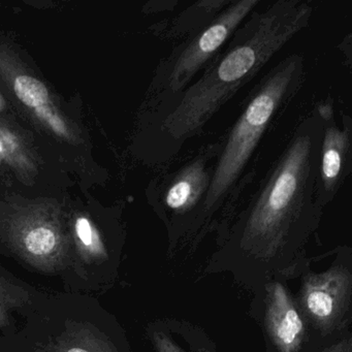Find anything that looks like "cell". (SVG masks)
<instances>
[{
    "label": "cell",
    "mask_w": 352,
    "mask_h": 352,
    "mask_svg": "<svg viewBox=\"0 0 352 352\" xmlns=\"http://www.w3.org/2000/svg\"><path fill=\"white\" fill-rule=\"evenodd\" d=\"M312 13V7L302 0H279L263 11L254 10L234 32L228 49L178 96L162 120V133L176 142L199 133L242 86L308 26Z\"/></svg>",
    "instance_id": "1"
},
{
    "label": "cell",
    "mask_w": 352,
    "mask_h": 352,
    "mask_svg": "<svg viewBox=\"0 0 352 352\" xmlns=\"http://www.w3.org/2000/svg\"><path fill=\"white\" fill-rule=\"evenodd\" d=\"M322 131L319 114L298 125L247 213L243 230L247 244L272 246L314 219Z\"/></svg>",
    "instance_id": "2"
},
{
    "label": "cell",
    "mask_w": 352,
    "mask_h": 352,
    "mask_svg": "<svg viewBox=\"0 0 352 352\" xmlns=\"http://www.w3.org/2000/svg\"><path fill=\"white\" fill-rule=\"evenodd\" d=\"M304 67L300 55H289L254 88L246 108L220 149L204 199L206 209L212 211L232 190L275 115L302 85Z\"/></svg>",
    "instance_id": "3"
},
{
    "label": "cell",
    "mask_w": 352,
    "mask_h": 352,
    "mask_svg": "<svg viewBox=\"0 0 352 352\" xmlns=\"http://www.w3.org/2000/svg\"><path fill=\"white\" fill-rule=\"evenodd\" d=\"M258 5L259 0L228 3L226 9L195 34L175 56L164 76L162 91L170 96H180L195 75L217 56L222 46Z\"/></svg>",
    "instance_id": "4"
},
{
    "label": "cell",
    "mask_w": 352,
    "mask_h": 352,
    "mask_svg": "<svg viewBox=\"0 0 352 352\" xmlns=\"http://www.w3.org/2000/svg\"><path fill=\"white\" fill-rule=\"evenodd\" d=\"M11 236L20 252L41 267L57 265L65 252V238L58 220L41 208L16 217Z\"/></svg>",
    "instance_id": "5"
},
{
    "label": "cell",
    "mask_w": 352,
    "mask_h": 352,
    "mask_svg": "<svg viewBox=\"0 0 352 352\" xmlns=\"http://www.w3.org/2000/svg\"><path fill=\"white\" fill-rule=\"evenodd\" d=\"M351 277L343 267H333L306 278L300 304L307 316L323 329L337 324L349 305Z\"/></svg>",
    "instance_id": "6"
},
{
    "label": "cell",
    "mask_w": 352,
    "mask_h": 352,
    "mask_svg": "<svg viewBox=\"0 0 352 352\" xmlns=\"http://www.w3.org/2000/svg\"><path fill=\"white\" fill-rule=\"evenodd\" d=\"M323 120L322 139L319 154L316 201L323 207L333 199L350 172L351 129L340 127L333 116Z\"/></svg>",
    "instance_id": "7"
},
{
    "label": "cell",
    "mask_w": 352,
    "mask_h": 352,
    "mask_svg": "<svg viewBox=\"0 0 352 352\" xmlns=\"http://www.w3.org/2000/svg\"><path fill=\"white\" fill-rule=\"evenodd\" d=\"M267 327L280 352H296L305 335V324L298 308L282 284L271 286L267 296Z\"/></svg>",
    "instance_id": "8"
},
{
    "label": "cell",
    "mask_w": 352,
    "mask_h": 352,
    "mask_svg": "<svg viewBox=\"0 0 352 352\" xmlns=\"http://www.w3.org/2000/svg\"><path fill=\"white\" fill-rule=\"evenodd\" d=\"M206 157H199L175 176L164 195L166 205L174 211H186L205 199L212 174Z\"/></svg>",
    "instance_id": "9"
},
{
    "label": "cell",
    "mask_w": 352,
    "mask_h": 352,
    "mask_svg": "<svg viewBox=\"0 0 352 352\" xmlns=\"http://www.w3.org/2000/svg\"><path fill=\"white\" fill-rule=\"evenodd\" d=\"M0 166H7L20 176L30 178L36 173L32 152L19 135L0 122Z\"/></svg>",
    "instance_id": "10"
},
{
    "label": "cell",
    "mask_w": 352,
    "mask_h": 352,
    "mask_svg": "<svg viewBox=\"0 0 352 352\" xmlns=\"http://www.w3.org/2000/svg\"><path fill=\"white\" fill-rule=\"evenodd\" d=\"M11 84L18 100L32 111L52 104L48 88L34 76L18 74L14 76Z\"/></svg>",
    "instance_id": "11"
},
{
    "label": "cell",
    "mask_w": 352,
    "mask_h": 352,
    "mask_svg": "<svg viewBox=\"0 0 352 352\" xmlns=\"http://www.w3.org/2000/svg\"><path fill=\"white\" fill-rule=\"evenodd\" d=\"M74 234L79 250L90 259L107 256L106 247L98 228L85 216H78L74 223Z\"/></svg>",
    "instance_id": "12"
},
{
    "label": "cell",
    "mask_w": 352,
    "mask_h": 352,
    "mask_svg": "<svg viewBox=\"0 0 352 352\" xmlns=\"http://www.w3.org/2000/svg\"><path fill=\"white\" fill-rule=\"evenodd\" d=\"M60 352H114L94 331L84 327L72 329L60 340Z\"/></svg>",
    "instance_id": "13"
},
{
    "label": "cell",
    "mask_w": 352,
    "mask_h": 352,
    "mask_svg": "<svg viewBox=\"0 0 352 352\" xmlns=\"http://www.w3.org/2000/svg\"><path fill=\"white\" fill-rule=\"evenodd\" d=\"M34 114L45 127L55 133L57 137L67 141H75V133L72 129L71 124L67 122L65 116L60 114L53 102L42 108L36 109L34 110Z\"/></svg>",
    "instance_id": "14"
},
{
    "label": "cell",
    "mask_w": 352,
    "mask_h": 352,
    "mask_svg": "<svg viewBox=\"0 0 352 352\" xmlns=\"http://www.w3.org/2000/svg\"><path fill=\"white\" fill-rule=\"evenodd\" d=\"M154 345L157 352H186L164 333L154 335Z\"/></svg>",
    "instance_id": "15"
},
{
    "label": "cell",
    "mask_w": 352,
    "mask_h": 352,
    "mask_svg": "<svg viewBox=\"0 0 352 352\" xmlns=\"http://www.w3.org/2000/svg\"><path fill=\"white\" fill-rule=\"evenodd\" d=\"M5 312L6 304L3 302V300H1V294H0V321H1V319H3V316H5Z\"/></svg>",
    "instance_id": "16"
},
{
    "label": "cell",
    "mask_w": 352,
    "mask_h": 352,
    "mask_svg": "<svg viewBox=\"0 0 352 352\" xmlns=\"http://www.w3.org/2000/svg\"><path fill=\"white\" fill-rule=\"evenodd\" d=\"M3 108V96H0V110Z\"/></svg>",
    "instance_id": "17"
},
{
    "label": "cell",
    "mask_w": 352,
    "mask_h": 352,
    "mask_svg": "<svg viewBox=\"0 0 352 352\" xmlns=\"http://www.w3.org/2000/svg\"><path fill=\"white\" fill-rule=\"evenodd\" d=\"M38 352H41V351H38Z\"/></svg>",
    "instance_id": "18"
}]
</instances>
